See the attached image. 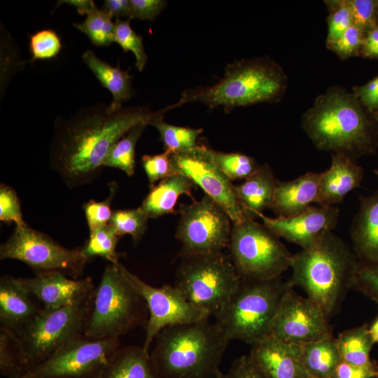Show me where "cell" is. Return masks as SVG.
<instances>
[{
  "instance_id": "9f6ffc18",
  "label": "cell",
  "mask_w": 378,
  "mask_h": 378,
  "mask_svg": "<svg viewBox=\"0 0 378 378\" xmlns=\"http://www.w3.org/2000/svg\"><path fill=\"white\" fill-rule=\"evenodd\" d=\"M372 115L375 120L378 122V111L372 113Z\"/></svg>"
},
{
  "instance_id": "4316f807",
  "label": "cell",
  "mask_w": 378,
  "mask_h": 378,
  "mask_svg": "<svg viewBox=\"0 0 378 378\" xmlns=\"http://www.w3.org/2000/svg\"><path fill=\"white\" fill-rule=\"evenodd\" d=\"M300 359L311 378H334L342 361L332 336L298 345Z\"/></svg>"
},
{
  "instance_id": "7dc6e473",
  "label": "cell",
  "mask_w": 378,
  "mask_h": 378,
  "mask_svg": "<svg viewBox=\"0 0 378 378\" xmlns=\"http://www.w3.org/2000/svg\"><path fill=\"white\" fill-rule=\"evenodd\" d=\"M132 20H153L166 7L164 0H129Z\"/></svg>"
},
{
  "instance_id": "30bf717a",
  "label": "cell",
  "mask_w": 378,
  "mask_h": 378,
  "mask_svg": "<svg viewBox=\"0 0 378 378\" xmlns=\"http://www.w3.org/2000/svg\"><path fill=\"white\" fill-rule=\"evenodd\" d=\"M229 255L241 278L270 279L290 267L293 254L263 224L248 214L232 223Z\"/></svg>"
},
{
  "instance_id": "ba28073f",
  "label": "cell",
  "mask_w": 378,
  "mask_h": 378,
  "mask_svg": "<svg viewBox=\"0 0 378 378\" xmlns=\"http://www.w3.org/2000/svg\"><path fill=\"white\" fill-rule=\"evenodd\" d=\"M94 290L95 288L62 307L42 308L27 328L21 335H16L22 373L83 335Z\"/></svg>"
},
{
  "instance_id": "83f0119b",
  "label": "cell",
  "mask_w": 378,
  "mask_h": 378,
  "mask_svg": "<svg viewBox=\"0 0 378 378\" xmlns=\"http://www.w3.org/2000/svg\"><path fill=\"white\" fill-rule=\"evenodd\" d=\"M102 378H161L150 354L141 346L119 349Z\"/></svg>"
},
{
  "instance_id": "8fae6325",
  "label": "cell",
  "mask_w": 378,
  "mask_h": 378,
  "mask_svg": "<svg viewBox=\"0 0 378 378\" xmlns=\"http://www.w3.org/2000/svg\"><path fill=\"white\" fill-rule=\"evenodd\" d=\"M119 346L118 338L82 335L22 374L38 378H102Z\"/></svg>"
},
{
  "instance_id": "680465c9",
  "label": "cell",
  "mask_w": 378,
  "mask_h": 378,
  "mask_svg": "<svg viewBox=\"0 0 378 378\" xmlns=\"http://www.w3.org/2000/svg\"><path fill=\"white\" fill-rule=\"evenodd\" d=\"M377 378H378V377Z\"/></svg>"
},
{
  "instance_id": "836d02e7",
  "label": "cell",
  "mask_w": 378,
  "mask_h": 378,
  "mask_svg": "<svg viewBox=\"0 0 378 378\" xmlns=\"http://www.w3.org/2000/svg\"><path fill=\"white\" fill-rule=\"evenodd\" d=\"M112 18L102 8H96L81 23L74 27L85 34L98 46H108L115 42V25Z\"/></svg>"
},
{
  "instance_id": "d590c367",
  "label": "cell",
  "mask_w": 378,
  "mask_h": 378,
  "mask_svg": "<svg viewBox=\"0 0 378 378\" xmlns=\"http://www.w3.org/2000/svg\"><path fill=\"white\" fill-rule=\"evenodd\" d=\"M115 25V42L125 52L131 51L134 53L136 58V67L139 71H143L148 60L143 38L132 29L129 19L120 20V18H116Z\"/></svg>"
},
{
  "instance_id": "7402d4cb",
  "label": "cell",
  "mask_w": 378,
  "mask_h": 378,
  "mask_svg": "<svg viewBox=\"0 0 378 378\" xmlns=\"http://www.w3.org/2000/svg\"><path fill=\"white\" fill-rule=\"evenodd\" d=\"M349 234L358 260L378 265V190L359 197V208Z\"/></svg>"
},
{
  "instance_id": "f6af8a7d",
  "label": "cell",
  "mask_w": 378,
  "mask_h": 378,
  "mask_svg": "<svg viewBox=\"0 0 378 378\" xmlns=\"http://www.w3.org/2000/svg\"><path fill=\"white\" fill-rule=\"evenodd\" d=\"M364 36L360 28L352 24L328 48L342 59L360 55Z\"/></svg>"
},
{
  "instance_id": "d4e9b609",
  "label": "cell",
  "mask_w": 378,
  "mask_h": 378,
  "mask_svg": "<svg viewBox=\"0 0 378 378\" xmlns=\"http://www.w3.org/2000/svg\"><path fill=\"white\" fill-rule=\"evenodd\" d=\"M278 180L267 163L244 182L234 185V191L243 209L253 218L272 205Z\"/></svg>"
},
{
  "instance_id": "9a60e30c",
  "label": "cell",
  "mask_w": 378,
  "mask_h": 378,
  "mask_svg": "<svg viewBox=\"0 0 378 378\" xmlns=\"http://www.w3.org/2000/svg\"><path fill=\"white\" fill-rule=\"evenodd\" d=\"M329 319L321 307L289 288L272 322L270 336L284 343L300 345L332 335Z\"/></svg>"
},
{
  "instance_id": "60d3db41",
  "label": "cell",
  "mask_w": 378,
  "mask_h": 378,
  "mask_svg": "<svg viewBox=\"0 0 378 378\" xmlns=\"http://www.w3.org/2000/svg\"><path fill=\"white\" fill-rule=\"evenodd\" d=\"M353 24L364 33L378 26V0H346Z\"/></svg>"
},
{
  "instance_id": "f35d334b",
  "label": "cell",
  "mask_w": 378,
  "mask_h": 378,
  "mask_svg": "<svg viewBox=\"0 0 378 378\" xmlns=\"http://www.w3.org/2000/svg\"><path fill=\"white\" fill-rule=\"evenodd\" d=\"M172 152L165 150L162 153L156 155H144L141 158L143 168L147 176L150 188L158 181L176 174L172 155Z\"/></svg>"
},
{
  "instance_id": "8d00e7d4",
  "label": "cell",
  "mask_w": 378,
  "mask_h": 378,
  "mask_svg": "<svg viewBox=\"0 0 378 378\" xmlns=\"http://www.w3.org/2000/svg\"><path fill=\"white\" fill-rule=\"evenodd\" d=\"M330 11L328 18L326 46L330 47L353 24L346 0L326 1Z\"/></svg>"
},
{
  "instance_id": "9c48e42d",
  "label": "cell",
  "mask_w": 378,
  "mask_h": 378,
  "mask_svg": "<svg viewBox=\"0 0 378 378\" xmlns=\"http://www.w3.org/2000/svg\"><path fill=\"white\" fill-rule=\"evenodd\" d=\"M180 258L174 286L193 306L214 316L240 283L230 255L222 251Z\"/></svg>"
},
{
  "instance_id": "603a6c76",
  "label": "cell",
  "mask_w": 378,
  "mask_h": 378,
  "mask_svg": "<svg viewBox=\"0 0 378 378\" xmlns=\"http://www.w3.org/2000/svg\"><path fill=\"white\" fill-rule=\"evenodd\" d=\"M321 174L307 172L290 181L278 180L270 209L278 217H290L317 204Z\"/></svg>"
},
{
  "instance_id": "484cf974",
  "label": "cell",
  "mask_w": 378,
  "mask_h": 378,
  "mask_svg": "<svg viewBox=\"0 0 378 378\" xmlns=\"http://www.w3.org/2000/svg\"><path fill=\"white\" fill-rule=\"evenodd\" d=\"M83 60L102 85L111 92L113 99L109 109L116 111L122 108L123 102L134 94L132 76L119 66H113L99 58L92 50H87L82 55Z\"/></svg>"
},
{
  "instance_id": "6f0895ef",
  "label": "cell",
  "mask_w": 378,
  "mask_h": 378,
  "mask_svg": "<svg viewBox=\"0 0 378 378\" xmlns=\"http://www.w3.org/2000/svg\"><path fill=\"white\" fill-rule=\"evenodd\" d=\"M374 174H378V168L374 170Z\"/></svg>"
},
{
  "instance_id": "4fadbf2b",
  "label": "cell",
  "mask_w": 378,
  "mask_h": 378,
  "mask_svg": "<svg viewBox=\"0 0 378 378\" xmlns=\"http://www.w3.org/2000/svg\"><path fill=\"white\" fill-rule=\"evenodd\" d=\"M176 237L179 256L222 252L228 247L232 222L225 211L206 195L181 204Z\"/></svg>"
},
{
  "instance_id": "f5cc1de1",
  "label": "cell",
  "mask_w": 378,
  "mask_h": 378,
  "mask_svg": "<svg viewBox=\"0 0 378 378\" xmlns=\"http://www.w3.org/2000/svg\"><path fill=\"white\" fill-rule=\"evenodd\" d=\"M67 4L74 6L79 14L88 15L97 8L94 2L92 0H63L59 1L57 5Z\"/></svg>"
},
{
  "instance_id": "d6986e66",
  "label": "cell",
  "mask_w": 378,
  "mask_h": 378,
  "mask_svg": "<svg viewBox=\"0 0 378 378\" xmlns=\"http://www.w3.org/2000/svg\"><path fill=\"white\" fill-rule=\"evenodd\" d=\"M249 356L269 378H311L300 359L298 345L269 336L252 345Z\"/></svg>"
},
{
  "instance_id": "2e32d148",
  "label": "cell",
  "mask_w": 378,
  "mask_h": 378,
  "mask_svg": "<svg viewBox=\"0 0 378 378\" xmlns=\"http://www.w3.org/2000/svg\"><path fill=\"white\" fill-rule=\"evenodd\" d=\"M209 148L204 145L181 153H172L176 174L186 176L205 195L218 203L228 214L232 223L244 219L248 213L243 209L234 191L233 184L214 162Z\"/></svg>"
},
{
  "instance_id": "74e56055",
  "label": "cell",
  "mask_w": 378,
  "mask_h": 378,
  "mask_svg": "<svg viewBox=\"0 0 378 378\" xmlns=\"http://www.w3.org/2000/svg\"><path fill=\"white\" fill-rule=\"evenodd\" d=\"M17 336L12 332L0 328V371L8 378L22 373L19 360Z\"/></svg>"
},
{
  "instance_id": "7bdbcfd3",
  "label": "cell",
  "mask_w": 378,
  "mask_h": 378,
  "mask_svg": "<svg viewBox=\"0 0 378 378\" xmlns=\"http://www.w3.org/2000/svg\"><path fill=\"white\" fill-rule=\"evenodd\" d=\"M351 289L362 293L378 303V265L359 261Z\"/></svg>"
},
{
  "instance_id": "3957f363",
  "label": "cell",
  "mask_w": 378,
  "mask_h": 378,
  "mask_svg": "<svg viewBox=\"0 0 378 378\" xmlns=\"http://www.w3.org/2000/svg\"><path fill=\"white\" fill-rule=\"evenodd\" d=\"M150 354L161 378H217L230 339L209 318L170 326Z\"/></svg>"
},
{
  "instance_id": "5bb4252c",
  "label": "cell",
  "mask_w": 378,
  "mask_h": 378,
  "mask_svg": "<svg viewBox=\"0 0 378 378\" xmlns=\"http://www.w3.org/2000/svg\"><path fill=\"white\" fill-rule=\"evenodd\" d=\"M120 268L135 290L144 300L149 312L142 347L149 353L153 340L164 328L207 319L205 312L195 307L175 286L154 287L130 272L120 262Z\"/></svg>"
},
{
  "instance_id": "5b68a950",
  "label": "cell",
  "mask_w": 378,
  "mask_h": 378,
  "mask_svg": "<svg viewBox=\"0 0 378 378\" xmlns=\"http://www.w3.org/2000/svg\"><path fill=\"white\" fill-rule=\"evenodd\" d=\"M287 88V77L279 64L265 57L236 59L226 65L223 76L206 87L185 90L174 109L200 102L209 108L223 106L228 113L235 107L280 100Z\"/></svg>"
},
{
  "instance_id": "1f68e13d",
  "label": "cell",
  "mask_w": 378,
  "mask_h": 378,
  "mask_svg": "<svg viewBox=\"0 0 378 378\" xmlns=\"http://www.w3.org/2000/svg\"><path fill=\"white\" fill-rule=\"evenodd\" d=\"M212 159L231 182L246 179L260 167L251 156L239 152L225 153L210 149Z\"/></svg>"
},
{
  "instance_id": "b9f144b4",
  "label": "cell",
  "mask_w": 378,
  "mask_h": 378,
  "mask_svg": "<svg viewBox=\"0 0 378 378\" xmlns=\"http://www.w3.org/2000/svg\"><path fill=\"white\" fill-rule=\"evenodd\" d=\"M115 186V183L111 186L110 194L104 201L96 202L91 200L83 205V208L90 232L108 224L113 214L111 202L115 194L117 188Z\"/></svg>"
},
{
  "instance_id": "7c38bea8",
  "label": "cell",
  "mask_w": 378,
  "mask_h": 378,
  "mask_svg": "<svg viewBox=\"0 0 378 378\" xmlns=\"http://www.w3.org/2000/svg\"><path fill=\"white\" fill-rule=\"evenodd\" d=\"M0 259L21 261L36 273L60 272L77 279L89 261L80 249L66 248L48 235L27 225L15 226L0 246Z\"/></svg>"
},
{
  "instance_id": "e0dca14e",
  "label": "cell",
  "mask_w": 378,
  "mask_h": 378,
  "mask_svg": "<svg viewBox=\"0 0 378 378\" xmlns=\"http://www.w3.org/2000/svg\"><path fill=\"white\" fill-rule=\"evenodd\" d=\"M340 211L335 206H311L304 212L290 217L270 218L257 213L262 224L279 238L295 244L302 249L313 246L326 231L337 226Z\"/></svg>"
},
{
  "instance_id": "8992f818",
  "label": "cell",
  "mask_w": 378,
  "mask_h": 378,
  "mask_svg": "<svg viewBox=\"0 0 378 378\" xmlns=\"http://www.w3.org/2000/svg\"><path fill=\"white\" fill-rule=\"evenodd\" d=\"M293 287L281 276L241 278L224 307L214 316L227 337L251 346L270 336L272 322L286 291Z\"/></svg>"
},
{
  "instance_id": "c3c4849f",
  "label": "cell",
  "mask_w": 378,
  "mask_h": 378,
  "mask_svg": "<svg viewBox=\"0 0 378 378\" xmlns=\"http://www.w3.org/2000/svg\"><path fill=\"white\" fill-rule=\"evenodd\" d=\"M378 365L376 362L356 365L342 361L337 366L334 378H377Z\"/></svg>"
},
{
  "instance_id": "11a10c76",
  "label": "cell",
  "mask_w": 378,
  "mask_h": 378,
  "mask_svg": "<svg viewBox=\"0 0 378 378\" xmlns=\"http://www.w3.org/2000/svg\"><path fill=\"white\" fill-rule=\"evenodd\" d=\"M10 378H38V377H27L22 374H19L15 376L11 377Z\"/></svg>"
},
{
  "instance_id": "52a82bcc",
  "label": "cell",
  "mask_w": 378,
  "mask_h": 378,
  "mask_svg": "<svg viewBox=\"0 0 378 378\" xmlns=\"http://www.w3.org/2000/svg\"><path fill=\"white\" fill-rule=\"evenodd\" d=\"M119 263L106 267L95 288L83 332L86 337L118 338L145 318L146 304L122 274Z\"/></svg>"
},
{
  "instance_id": "e575fe53",
  "label": "cell",
  "mask_w": 378,
  "mask_h": 378,
  "mask_svg": "<svg viewBox=\"0 0 378 378\" xmlns=\"http://www.w3.org/2000/svg\"><path fill=\"white\" fill-rule=\"evenodd\" d=\"M147 215L139 206L132 209L113 211L108 224L120 237L130 235L136 244L144 235L148 227Z\"/></svg>"
},
{
  "instance_id": "d6a6232c",
  "label": "cell",
  "mask_w": 378,
  "mask_h": 378,
  "mask_svg": "<svg viewBox=\"0 0 378 378\" xmlns=\"http://www.w3.org/2000/svg\"><path fill=\"white\" fill-rule=\"evenodd\" d=\"M119 238L113 227L107 224L90 232L89 239L80 250L89 260L99 256L110 263H117L121 257V254L116 251Z\"/></svg>"
},
{
  "instance_id": "7a4b0ae2",
  "label": "cell",
  "mask_w": 378,
  "mask_h": 378,
  "mask_svg": "<svg viewBox=\"0 0 378 378\" xmlns=\"http://www.w3.org/2000/svg\"><path fill=\"white\" fill-rule=\"evenodd\" d=\"M302 127L315 147L354 160L378 148V122L354 92L331 87L302 115Z\"/></svg>"
},
{
  "instance_id": "816d5d0a",
  "label": "cell",
  "mask_w": 378,
  "mask_h": 378,
  "mask_svg": "<svg viewBox=\"0 0 378 378\" xmlns=\"http://www.w3.org/2000/svg\"><path fill=\"white\" fill-rule=\"evenodd\" d=\"M360 55L370 59H378V26L365 33Z\"/></svg>"
},
{
  "instance_id": "ac0fdd59",
  "label": "cell",
  "mask_w": 378,
  "mask_h": 378,
  "mask_svg": "<svg viewBox=\"0 0 378 378\" xmlns=\"http://www.w3.org/2000/svg\"><path fill=\"white\" fill-rule=\"evenodd\" d=\"M21 285L43 304L44 309L68 305L94 289L90 277L74 279L60 272L36 273L29 278H18Z\"/></svg>"
},
{
  "instance_id": "ffe728a7",
  "label": "cell",
  "mask_w": 378,
  "mask_h": 378,
  "mask_svg": "<svg viewBox=\"0 0 378 378\" xmlns=\"http://www.w3.org/2000/svg\"><path fill=\"white\" fill-rule=\"evenodd\" d=\"M18 278L4 276L0 280V323L15 335H21L42 309Z\"/></svg>"
},
{
  "instance_id": "6da1fadb",
  "label": "cell",
  "mask_w": 378,
  "mask_h": 378,
  "mask_svg": "<svg viewBox=\"0 0 378 378\" xmlns=\"http://www.w3.org/2000/svg\"><path fill=\"white\" fill-rule=\"evenodd\" d=\"M169 110V106L155 111L132 106L112 111L108 105L97 104L59 118L49 148L50 167L69 188L88 183L118 140L139 124L150 125Z\"/></svg>"
},
{
  "instance_id": "f546056e",
  "label": "cell",
  "mask_w": 378,
  "mask_h": 378,
  "mask_svg": "<svg viewBox=\"0 0 378 378\" xmlns=\"http://www.w3.org/2000/svg\"><path fill=\"white\" fill-rule=\"evenodd\" d=\"M147 125L146 123L137 125L118 140L109 150L103 167L117 168L128 176H132L135 167V146Z\"/></svg>"
},
{
  "instance_id": "ee69618b",
  "label": "cell",
  "mask_w": 378,
  "mask_h": 378,
  "mask_svg": "<svg viewBox=\"0 0 378 378\" xmlns=\"http://www.w3.org/2000/svg\"><path fill=\"white\" fill-rule=\"evenodd\" d=\"M0 220L4 223H15V226L27 225L15 191L5 183L0 186Z\"/></svg>"
},
{
  "instance_id": "f1b7e54d",
  "label": "cell",
  "mask_w": 378,
  "mask_h": 378,
  "mask_svg": "<svg viewBox=\"0 0 378 378\" xmlns=\"http://www.w3.org/2000/svg\"><path fill=\"white\" fill-rule=\"evenodd\" d=\"M336 341L342 361L356 365L372 362L370 355L374 342L367 323L342 332Z\"/></svg>"
},
{
  "instance_id": "ab89813d",
  "label": "cell",
  "mask_w": 378,
  "mask_h": 378,
  "mask_svg": "<svg viewBox=\"0 0 378 378\" xmlns=\"http://www.w3.org/2000/svg\"><path fill=\"white\" fill-rule=\"evenodd\" d=\"M31 61L49 59L60 51L62 44L58 35L51 29H43L30 36Z\"/></svg>"
},
{
  "instance_id": "f907efd6",
  "label": "cell",
  "mask_w": 378,
  "mask_h": 378,
  "mask_svg": "<svg viewBox=\"0 0 378 378\" xmlns=\"http://www.w3.org/2000/svg\"><path fill=\"white\" fill-rule=\"evenodd\" d=\"M102 9L112 18H127L132 20L129 0H105Z\"/></svg>"
},
{
  "instance_id": "4dcf8cb0",
  "label": "cell",
  "mask_w": 378,
  "mask_h": 378,
  "mask_svg": "<svg viewBox=\"0 0 378 378\" xmlns=\"http://www.w3.org/2000/svg\"><path fill=\"white\" fill-rule=\"evenodd\" d=\"M151 126L155 127L163 143L164 150L173 153L184 152L197 146V140L203 129L180 127L165 122L163 117L154 120Z\"/></svg>"
},
{
  "instance_id": "44dd1931",
  "label": "cell",
  "mask_w": 378,
  "mask_h": 378,
  "mask_svg": "<svg viewBox=\"0 0 378 378\" xmlns=\"http://www.w3.org/2000/svg\"><path fill=\"white\" fill-rule=\"evenodd\" d=\"M364 176L363 168L355 160L340 153H332L330 167L322 172L317 204L335 206L347 194L360 186Z\"/></svg>"
},
{
  "instance_id": "cb8c5ba5",
  "label": "cell",
  "mask_w": 378,
  "mask_h": 378,
  "mask_svg": "<svg viewBox=\"0 0 378 378\" xmlns=\"http://www.w3.org/2000/svg\"><path fill=\"white\" fill-rule=\"evenodd\" d=\"M195 186V183L186 176L174 174L150 188L140 207L148 218L176 213L175 206L180 196L186 195L192 200H195L192 195Z\"/></svg>"
},
{
  "instance_id": "681fc988",
  "label": "cell",
  "mask_w": 378,
  "mask_h": 378,
  "mask_svg": "<svg viewBox=\"0 0 378 378\" xmlns=\"http://www.w3.org/2000/svg\"><path fill=\"white\" fill-rule=\"evenodd\" d=\"M353 92L371 114L378 111V75L366 83L356 86Z\"/></svg>"
},
{
  "instance_id": "bcb514c9",
  "label": "cell",
  "mask_w": 378,
  "mask_h": 378,
  "mask_svg": "<svg viewBox=\"0 0 378 378\" xmlns=\"http://www.w3.org/2000/svg\"><path fill=\"white\" fill-rule=\"evenodd\" d=\"M217 378H269L249 355L237 358L225 373L220 372Z\"/></svg>"
},
{
  "instance_id": "db71d44e",
  "label": "cell",
  "mask_w": 378,
  "mask_h": 378,
  "mask_svg": "<svg viewBox=\"0 0 378 378\" xmlns=\"http://www.w3.org/2000/svg\"><path fill=\"white\" fill-rule=\"evenodd\" d=\"M369 330L372 335L374 342L378 343V316L374 320V321L372 323V325L369 326Z\"/></svg>"
},
{
  "instance_id": "277c9868",
  "label": "cell",
  "mask_w": 378,
  "mask_h": 378,
  "mask_svg": "<svg viewBox=\"0 0 378 378\" xmlns=\"http://www.w3.org/2000/svg\"><path fill=\"white\" fill-rule=\"evenodd\" d=\"M358 262L342 238L326 231L313 246L293 254L290 282L303 289L330 320L351 289Z\"/></svg>"
}]
</instances>
